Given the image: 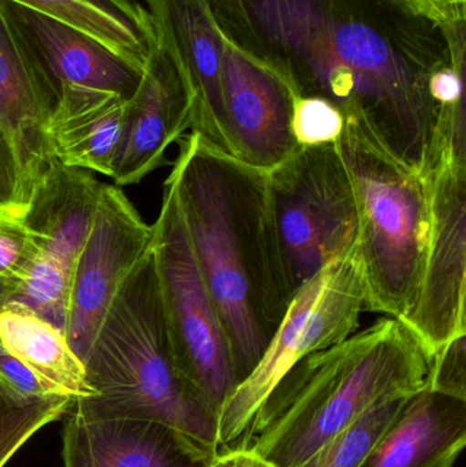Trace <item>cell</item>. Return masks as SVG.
<instances>
[{
	"instance_id": "cb8c5ba5",
	"label": "cell",
	"mask_w": 466,
	"mask_h": 467,
	"mask_svg": "<svg viewBox=\"0 0 466 467\" xmlns=\"http://www.w3.org/2000/svg\"><path fill=\"white\" fill-rule=\"evenodd\" d=\"M37 252L35 238L22 215L0 210V285L8 291L11 299L21 293Z\"/></svg>"
},
{
	"instance_id": "277c9868",
	"label": "cell",
	"mask_w": 466,
	"mask_h": 467,
	"mask_svg": "<svg viewBox=\"0 0 466 467\" xmlns=\"http://www.w3.org/2000/svg\"><path fill=\"white\" fill-rule=\"evenodd\" d=\"M87 413L163 422L218 454V414L178 370L153 250L120 288L84 358Z\"/></svg>"
},
{
	"instance_id": "6da1fadb",
	"label": "cell",
	"mask_w": 466,
	"mask_h": 467,
	"mask_svg": "<svg viewBox=\"0 0 466 467\" xmlns=\"http://www.w3.org/2000/svg\"><path fill=\"white\" fill-rule=\"evenodd\" d=\"M222 35L292 96L333 104L397 163L424 175L451 63L442 27L394 0H208Z\"/></svg>"
},
{
	"instance_id": "4316f807",
	"label": "cell",
	"mask_w": 466,
	"mask_h": 467,
	"mask_svg": "<svg viewBox=\"0 0 466 467\" xmlns=\"http://www.w3.org/2000/svg\"><path fill=\"white\" fill-rule=\"evenodd\" d=\"M0 380L30 400H43V398L57 395L26 365L22 364L13 354L8 353L2 343H0Z\"/></svg>"
},
{
	"instance_id": "30bf717a",
	"label": "cell",
	"mask_w": 466,
	"mask_h": 467,
	"mask_svg": "<svg viewBox=\"0 0 466 467\" xmlns=\"http://www.w3.org/2000/svg\"><path fill=\"white\" fill-rule=\"evenodd\" d=\"M145 223L122 188L104 183L71 280L65 335L84 361L115 296L152 249Z\"/></svg>"
},
{
	"instance_id": "f1b7e54d",
	"label": "cell",
	"mask_w": 466,
	"mask_h": 467,
	"mask_svg": "<svg viewBox=\"0 0 466 467\" xmlns=\"http://www.w3.org/2000/svg\"><path fill=\"white\" fill-rule=\"evenodd\" d=\"M0 210L13 211L19 215L24 213L19 202L16 164L2 133H0Z\"/></svg>"
},
{
	"instance_id": "8fae6325",
	"label": "cell",
	"mask_w": 466,
	"mask_h": 467,
	"mask_svg": "<svg viewBox=\"0 0 466 467\" xmlns=\"http://www.w3.org/2000/svg\"><path fill=\"white\" fill-rule=\"evenodd\" d=\"M0 8L22 55L41 85L57 100L67 85L118 93L130 100L144 68L88 33L11 0Z\"/></svg>"
},
{
	"instance_id": "ac0fdd59",
	"label": "cell",
	"mask_w": 466,
	"mask_h": 467,
	"mask_svg": "<svg viewBox=\"0 0 466 467\" xmlns=\"http://www.w3.org/2000/svg\"><path fill=\"white\" fill-rule=\"evenodd\" d=\"M128 103L109 90L63 87L47 129L54 158L65 166L111 178L125 133Z\"/></svg>"
},
{
	"instance_id": "f546056e",
	"label": "cell",
	"mask_w": 466,
	"mask_h": 467,
	"mask_svg": "<svg viewBox=\"0 0 466 467\" xmlns=\"http://www.w3.org/2000/svg\"><path fill=\"white\" fill-rule=\"evenodd\" d=\"M208 467H274L249 450L234 449L219 451Z\"/></svg>"
},
{
	"instance_id": "44dd1931",
	"label": "cell",
	"mask_w": 466,
	"mask_h": 467,
	"mask_svg": "<svg viewBox=\"0 0 466 467\" xmlns=\"http://www.w3.org/2000/svg\"><path fill=\"white\" fill-rule=\"evenodd\" d=\"M66 22L144 68L156 44L147 8L136 0H11Z\"/></svg>"
},
{
	"instance_id": "5bb4252c",
	"label": "cell",
	"mask_w": 466,
	"mask_h": 467,
	"mask_svg": "<svg viewBox=\"0 0 466 467\" xmlns=\"http://www.w3.org/2000/svg\"><path fill=\"white\" fill-rule=\"evenodd\" d=\"M161 41L177 59L193 93L191 131L230 155L223 100L224 40L208 0H145Z\"/></svg>"
},
{
	"instance_id": "603a6c76",
	"label": "cell",
	"mask_w": 466,
	"mask_h": 467,
	"mask_svg": "<svg viewBox=\"0 0 466 467\" xmlns=\"http://www.w3.org/2000/svg\"><path fill=\"white\" fill-rule=\"evenodd\" d=\"M73 403L59 395L30 400L0 380V467L37 431L65 417Z\"/></svg>"
},
{
	"instance_id": "8992f818",
	"label": "cell",
	"mask_w": 466,
	"mask_h": 467,
	"mask_svg": "<svg viewBox=\"0 0 466 467\" xmlns=\"http://www.w3.org/2000/svg\"><path fill=\"white\" fill-rule=\"evenodd\" d=\"M268 174L271 213L290 296L328 264L358 255V210L337 144L300 147Z\"/></svg>"
},
{
	"instance_id": "9a60e30c",
	"label": "cell",
	"mask_w": 466,
	"mask_h": 467,
	"mask_svg": "<svg viewBox=\"0 0 466 467\" xmlns=\"http://www.w3.org/2000/svg\"><path fill=\"white\" fill-rule=\"evenodd\" d=\"M65 417L63 467H208L216 455L163 422L96 416L74 403Z\"/></svg>"
},
{
	"instance_id": "ffe728a7",
	"label": "cell",
	"mask_w": 466,
	"mask_h": 467,
	"mask_svg": "<svg viewBox=\"0 0 466 467\" xmlns=\"http://www.w3.org/2000/svg\"><path fill=\"white\" fill-rule=\"evenodd\" d=\"M0 343L54 394L73 402L95 395L84 362L68 345L65 332L24 302L11 299L0 307Z\"/></svg>"
},
{
	"instance_id": "4dcf8cb0",
	"label": "cell",
	"mask_w": 466,
	"mask_h": 467,
	"mask_svg": "<svg viewBox=\"0 0 466 467\" xmlns=\"http://www.w3.org/2000/svg\"><path fill=\"white\" fill-rule=\"evenodd\" d=\"M11 301V296L8 294V291L0 285V307L5 304V302Z\"/></svg>"
},
{
	"instance_id": "7a4b0ae2",
	"label": "cell",
	"mask_w": 466,
	"mask_h": 467,
	"mask_svg": "<svg viewBox=\"0 0 466 467\" xmlns=\"http://www.w3.org/2000/svg\"><path fill=\"white\" fill-rule=\"evenodd\" d=\"M167 180L218 310L238 386L264 356L292 302L268 174L191 131ZM237 386V387H238Z\"/></svg>"
},
{
	"instance_id": "2e32d148",
	"label": "cell",
	"mask_w": 466,
	"mask_h": 467,
	"mask_svg": "<svg viewBox=\"0 0 466 467\" xmlns=\"http://www.w3.org/2000/svg\"><path fill=\"white\" fill-rule=\"evenodd\" d=\"M55 103L30 70L0 8V133L16 164L24 211L33 188L55 159L47 131Z\"/></svg>"
},
{
	"instance_id": "3957f363",
	"label": "cell",
	"mask_w": 466,
	"mask_h": 467,
	"mask_svg": "<svg viewBox=\"0 0 466 467\" xmlns=\"http://www.w3.org/2000/svg\"><path fill=\"white\" fill-rule=\"evenodd\" d=\"M431 361L404 321L380 318L295 365L257 410L237 449L274 467H300L380 400L426 389Z\"/></svg>"
},
{
	"instance_id": "d6986e66",
	"label": "cell",
	"mask_w": 466,
	"mask_h": 467,
	"mask_svg": "<svg viewBox=\"0 0 466 467\" xmlns=\"http://www.w3.org/2000/svg\"><path fill=\"white\" fill-rule=\"evenodd\" d=\"M466 446V400L426 389L405 400L361 467H456Z\"/></svg>"
},
{
	"instance_id": "484cf974",
	"label": "cell",
	"mask_w": 466,
	"mask_h": 467,
	"mask_svg": "<svg viewBox=\"0 0 466 467\" xmlns=\"http://www.w3.org/2000/svg\"><path fill=\"white\" fill-rule=\"evenodd\" d=\"M427 389L466 400V334L449 340L432 356Z\"/></svg>"
},
{
	"instance_id": "ba28073f",
	"label": "cell",
	"mask_w": 466,
	"mask_h": 467,
	"mask_svg": "<svg viewBox=\"0 0 466 467\" xmlns=\"http://www.w3.org/2000/svg\"><path fill=\"white\" fill-rule=\"evenodd\" d=\"M152 250L175 364L186 383L212 409L237 389L229 343L194 257L174 185L164 182Z\"/></svg>"
},
{
	"instance_id": "7402d4cb",
	"label": "cell",
	"mask_w": 466,
	"mask_h": 467,
	"mask_svg": "<svg viewBox=\"0 0 466 467\" xmlns=\"http://www.w3.org/2000/svg\"><path fill=\"white\" fill-rule=\"evenodd\" d=\"M408 398L380 400L328 439L300 467H361Z\"/></svg>"
},
{
	"instance_id": "7c38bea8",
	"label": "cell",
	"mask_w": 466,
	"mask_h": 467,
	"mask_svg": "<svg viewBox=\"0 0 466 467\" xmlns=\"http://www.w3.org/2000/svg\"><path fill=\"white\" fill-rule=\"evenodd\" d=\"M194 99L171 52L156 40L141 82L128 103L115 163V186L137 185L166 163L167 150L191 130Z\"/></svg>"
},
{
	"instance_id": "52a82bcc",
	"label": "cell",
	"mask_w": 466,
	"mask_h": 467,
	"mask_svg": "<svg viewBox=\"0 0 466 467\" xmlns=\"http://www.w3.org/2000/svg\"><path fill=\"white\" fill-rule=\"evenodd\" d=\"M367 310L360 258L328 264L287 307L264 356L222 406L218 452L234 450L279 381L304 358L352 337Z\"/></svg>"
},
{
	"instance_id": "d4e9b609",
	"label": "cell",
	"mask_w": 466,
	"mask_h": 467,
	"mask_svg": "<svg viewBox=\"0 0 466 467\" xmlns=\"http://www.w3.org/2000/svg\"><path fill=\"white\" fill-rule=\"evenodd\" d=\"M344 129L345 118L325 99L293 96L292 130L298 147L337 144Z\"/></svg>"
},
{
	"instance_id": "5b68a950",
	"label": "cell",
	"mask_w": 466,
	"mask_h": 467,
	"mask_svg": "<svg viewBox=\"0 0 466 467\" xmlns=\"http://www.w3.org/2000/svg\"><path fill=\"white\" fill-rule=\"evenodd\" d=\"M358 210L367 310L402 318L418 298L430 235L424 175L397 163L356 129L337 142Z\"/></svg>"
},
{
	"instance_id": "4fadbf2b",
	"label": "cell",
	"mask_w": 466,
	"mask_h": 467,
	"mask_svg": "<svg viewBox=\"0 0 466 467\" xmlns=\"http://www.w3.org/2000/svg\"><path fill=\"white\" fill-rule=\"evenodd\" d=\"M223 40L230 155L270 172L300 148L292 130V93L278 77L248 59L224 36Z\"/></svg>"
},
{
	"instance_id": "83f0119b",
	"label": "cell",
	"mask_w": 466,
	"mask_h": 467,
	"mask_svg": "<svg viewBox=\"0 0 466 467\" xmlns=\"http://www.w3.org/2000/svg\"><path fill=\"white\" fill-rule=\"evenodd\" d=\"M413 16L440 27L466 22V0H394Z\"/></svg>"
},
{
	"instance_id": "9c48e42d",
	"label": "cell",
	"mask_w": 466,
	"mask_h": 467,
	"mask_svg": "<svg viewBox=\"0 0 466 467\" xmlns=\"http://www.w3.org/2000/svg\"><path fill=\"white\" fill-rule=\"evenodd\" d=\"M430 235L418 298L399 318L434 356L466 334V158L442 153L424 172Z\"/></svg>"
},
{
	"instance_id": "e0dca14e",
	"label": "cell",
	"mask_w": 466,
	"mask_h": 467,
	"mask_svg": "<svg viewBox=\"0 0 466 467\" xmlns=\"http://www.w3.org/2000/svg\"><path fill=\"white\" fill-rule=\"evenodd\" d=\"M103 185L92 172L65 166L52 159L22 213L35 238L37 260L73 277Z\"/></svg>"
}]
</instances>
